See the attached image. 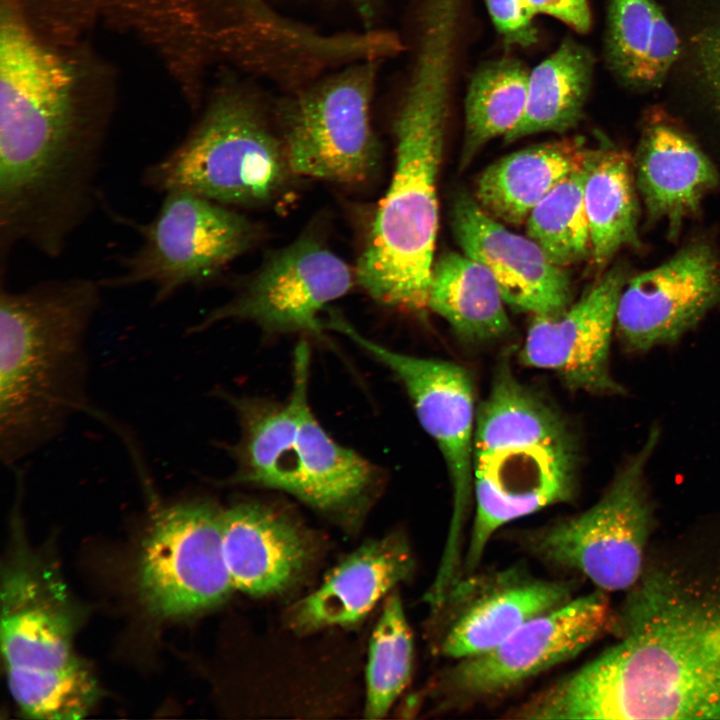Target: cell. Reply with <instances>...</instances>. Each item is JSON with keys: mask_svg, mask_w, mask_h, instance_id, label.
<instances>
[{"mask_svg": "<svg viewBox=\"0 0 720 720\" xmlns=\"http://www.w3.org/2000/svg\"><path fill=\"white\" fill-rule=\"evenodd\" d=\"M222 540L235 590L255 597L288 589L312 558L304 531L286 515L259 503L222 510Z\"/></svg>", "mask_w": 720, "mask_h": 720, "instance_id": "7402d4cb", "label": "cell"}, {"mask_svg": "<svg viewBox=\"0 0 720 720\" xmlns=\"http://www.w3.org/2000/svg\"><path fill=\"white\" fill-rule=\"evenodd\" d=\"M77 609L56 567L17 548L2 570L1 649L6 673H79L91 669L74 651Z\"/></svg>", "mask_w": 720, "mask_h": 720, "instance_id": "5bb4252c", "label": "cell"}, {"mask_svg": "<svg viewBox=\"0 0 720 720\" xmlns=\"http://www.w3.org/2000/svg\"><path fill=\"white\" fill-rule=\"evenodd\" d=\"M572 580L535 576L521 566L462 574L429 608L432 652L458 660L488 650L573 596Z\"/></svg>", "mask_w": 720, "mask_h": 720, "instance_id": "4fadbf2b", "label": "cell"}, {"mask_svg": "<svg viewBox=\"0 0 720 720\" xmlns=\"http://www.w3.org/2000/svg\"><path fill=\"white\" fill-rule=\"evenodd\" d=\"M356 273L312 235H303L273 254L230 301L187 328L202 332L229 319L251 320L277 332L321 329L320 312L345 295Z\"/></svg>", "mask_w": 720, "mask_h": 720, "instance_id": "9a60e30c", "label": "cell"}, {"mask_svg": "<svg viewBox=\"0 0 720 720\" xmlns=\"http://www.w3.org/2000/svg\"><path fill=\"white\" fill-rule=\"evenodd\" d=\"M531 17H554L578 33H586L591 26L587 0H521Z\"/></svg>", "mask_w": 720, "mask_h": 720, "instance_id": "d590c367", "label": "cell"}, {"mask_svg": "<svg viewBox=\"0 0 720 720\" xmlns=\"http://www.w3.org/2000/svg\"><path fill=\"white\" fill-rule=\"evenodd\" d=\"M414 566L407 539L399 533L370 540L290 609L288 624L299 633L356 624L379 600L412 576Z\"/></svg>", "mask_w": 720, "mask_h": 720, "instance_id": "44dd1931", "label": "cell"}, {"mask_svg": "<svg viewBox=\"0 0 720 720\" xmlns=\"http://www.w3.org/2000/svg\"><path fill=\"white\" fill-rule=\"evenodd\" d=\"M591 154L578 137L516 151L480 174L474 199L496 220L522 224L555 186L588 162Z\"/></svg>", "mask_w": 720, "mask_h": 720, "instance_id": "cb8c5ba5", "label": "cell"}, {"mask_svg": "<svg viewBox=\"0 0 720 720\" xmlns=\"http://www.w3.org/2000/svg\"><path fill=\"white\" fill-rule=\"evenodd\" d=\"M293 174L281 136L256 97L225 88L177 145L143 169L141 183L160 195L185 190L248 206L272 202Z\"/></svg>", "mask_w": 720, "mask_h": 720, "instance_id": "8992f818", "label": "cell"}, {"mask_svg": "<svg viewBox=\"0 0 720 720\" xmlns=\"http://www.w3.org/2000/svg\"><path fill=\"white\" fill-rule=\"evenodd\" d=\"M593 56L568 37L529 73L525 110L505 142L540 132L563 133L580 121L591 86Z\"/></svg>", "mask_w": 720, "mask_h": 720, "instance_id": "484cf974", "label": "cell"}, {"mask_svg": "<svg viewBox=\"0 0 720 720\" xmlns=\"http://www.w3.org/2000/svg\"><path fill=\"white\" fill-rule=\"evenodd\" d=\"M576 441L540 395L505 363L498 366L476 413L473 440L474 517L463 574L477 570L504 525L576 493Z\"/></svg>", "mask_w": 720, "mask_h": 720, "instance_id": "5b68a950", "label": "cell"}, {"mask_svg": "<svg viewBox=\"0 0 720 720\" xmlns=\"http://www.w3.org/2000/svg\"><path fill=\"white\" fill-rule=\"evenodd\" d=\"M591 156L555 186L526 220L528 237L561 268L582 260L590 251L584 189Z\"/></svg>", "mask_w": 720, "mask_h": 720, "instance_id": "4dcf8cb0", "label": "cell"}, {"mask_svg": "<svg viewBox=\"0 0 720 720\" xmlns=\"http://www.w3.org/2000/svg\"><path fill=\"white\" fill-rule=\"evenodd\" d=\"M451 224L463 253L495 278L505 304L532 315L554 316L571 304L570 280L530 237L508 230L467 192H458Z\"/></svg>", "mask_w": 720, "mask_h": 720, "instance_id": "ac0fdd59", "label": "cell"}, {"mask_svg": "<svg viewBox=\"0 0 720 720\" xmlns=\"http://www.w3.org/2000/svg\"><path fill=\"white\" fill-rule=\"evenodd\" d=\"M654 0H610L605 38L607 64L626 86L640 89L653 27Z\"/></svg>", "mask_w": 720, "mask_h": 720, "instance_id": "1f68e13d", "label": "cell"}, {"mask_svg": "<svg viewBox=\"0 0 720 720\" xmlns=\"http://www.w3.org/2000/svg\"><path fill=\"white\" fill-rule=\"evenodd\" d=\"M717 170L680 129L655 123L646 129L636 159V182L647 212L675 232L719 183Z\"/></svg>", "mask_w": 720, "mask_h": 720, "instance_id": "603a6c76", "label": "cell"}, {"mask_svg": "<svg viewBox=\"0 0 720 720\" xmlns=\"http://www.w3.org/2000/svg\"><path fill=\"white\" fill-rule=\"evenodd\" d=\"M625 272L614 267L559 315H532L520 362L550 370L568 388L592 394H621L610 370V347Z\"/></svg>", "mask_w": 720, "mask_h": 720, "instance_id": "2e32d148", "label": "cell"}, {"mask_svg": "<svg viewBox=\"0 0 720 720\" xmlns=\"http://www.w3.org/2000/svg\"><path fill=\"white\" fill-rule=\"evenodd\" d=\"M584 203L590 252L598 268L604 267L621 247L638 244V203L625 153L593 151Z\"/></svg>", "mask_w": 720, "mask_h": 720, "instance_id": "4316f807", "label": "cell"}, {"mask_svg": "<svg viewBox=\"0 0 720 720\" xmlns=\"http://www.w3.org/2000/svg\"><path fill=\"white\" fill-rule=\"evenodd\" d=\"M498 33L505 42L529 47L538 40L537 29L521 0H484Z\"/></svg>", "mask_w": 720, "mask_h": 720, "instance_id": "836d02e7", "label": "cell"}, {"mask_svg": "<svg viewBox=\"0 0 720 720\" xmlns=\"http://www.w3.org/2000/svg\"><path fill=\"white\" fill-rule=\"evenodd\" d=\"M99 279L0 281V458L16 464L50 444L88 408V335L102 303Z\"/></svg>", "mask_w": 720, "mask_h": 720, "instance_id": "277c9868", "label": "cell"}, {"mask_svg": "<svg viewBox=\"0 0 720 720\" xmlns=\"http://www.w3.org/2000/svg\"><path fill=\"white\" fill-rule=\"evenodd\" d=\"M529 73L512 58L490 61L474 73L464 104L461 169L489 141L505 137L519 123L525 110Z\"/></svg>", "mask_w": 720, "mask_h": 720, "instance_id": "f1b7e54d", "label": "cell"}, {"mask_svg": "<svg viewBox=\"0 0 720 720\" xmlns=\"http://www.w3.org/2000/svg\"><path fill=\"white\" fill-rule=\"evenodd\" d=\"M162 196L151 220L121 218L140 243L119 257V272L99 279L105 290L150 285L152 304H163L188 287L209 283L258 238L256 225L229 206L185 190Z\"/></svg>", "mask_w": 720, "mask_h": 720, "instance_id": "ba28073f", "label": "cell"}, {"mask_svg": "<svg viewBox=\"0 0 720 720\" xmlns=\"http://www.w3.org/2000/svg\"><path fill=\"white\" fill-rule=\"evenodd\" d=\"M504 303L491 272L465 253L447 252L433 264L427 308L462 339L481 343L506 336L512 326Z\"/></svg>", "mask_w": 720, "mask_h": 720, "instance_id": "d4e9b609", "label": "cell"}, {"mask_svg": "<svg viewBox=\"0 0 720 720\" xmlns=\"http://www.w3.org/2000/svg\"><path fill=\"white\" fill-rule=\"evenodd\" d=\"M36 20L76 35L96 24L135 34L152 46L189 40L253 0H16Z\"/></svg>", "mask_w": 720, "mask_h": 720, "instance_id": "ffe728a7", "label": "cell"}, {"mask_svg": "<svg viewBox=\"0 0 720 720\" xmlns=\"http://www.w3.org/2000/svg\"><path fill=\"white\" fill-rule=\"evenodd\" d=\"M353 8L358 12L360 17L371 22L376 14V5L378 0H348Z\"/></svg>", "mask_w": 720, "mask_h": 720, "instance_id": "8d00e7d4", "label": "cell"}, {"mask_svg": "<svg viewBox=\"0 0 720 720\" xmlns=\"http://www.w3.org/2000/svg\"><path fill=\"white\" fill-rule=\"evenodd\" d=\"M242 437L231 481L285 491L298 429V396L292 388L280 405L238 401Z\"/></svg>", "mask_w": 720, "mask_h": 720, "instance_id": "83f0119b", "label": "cell"}, {"mask_svg": "<svg viewBox=\"0 0 720 720\" xmlns=\"http://www.w3.org/2000/svg\"><path fill=\"white\" fill-rule=\"evenodd\" d=\"M676 31L658 4L654 7L653 27L642 69L640 90L659 87L679 54Z\"/></svg>", "mask_w": 720, "mask_h": 720, "instance_id": "d6a6232c", "label": "cell"}, {"mask_svg": "<svg viewBox=\"0 0 720 720\" xmlns=\"http://www.w3.org/2000/svg\"><path fill=\"white\" fill-rule=\"evenodd\" d=\"M614 610L596 589L527 621L494 647L455 660L429 687L433 712L475 707L583 652L611 632Z\"/></svg>", "mask_w": 720, "mask_h": 720, "instance_id": "9c48e42d", "label": "cell"}, {"mask_svg": "<svg viewBox=\"0 0 720 720\" xmlns=\"http://www.w3.org/2000/svg\"><path fill=\"white\" fill-rule=\"evenodd\" d=\"M106 109L7 1L0 29V246L65 253L100 200Z\"/></svg>", "mask_w": 720, "mask_h": 720, "instance_id": "7a4b0ae2", "label": "cell"}, {"mask_svg": "<svg viewBox=\"0 0 720 720\" xmlns=\"http://www.w3.org/2000/svg\"><path fill=\"white\" fill-rule=\"evenodd\" d=\"M329 326L346 335L390 369L408 393L423 429L436 442L452 487L449 533L438 571L458 573L463 565L462 533L473 503V440L476 423L474 385L469 372L447 360L404 354L360 334L331 314Z\"/></svg>", "mask_w": 720, "mask_h": 720, "instance_id": "8fae6325", "label": "cell"}, {"mask_svg": "<svg viewBox=\"0 0 720 720\" xmlns=\"http://www.w3.org/2000/svg\"><path fill=\"white\" fill-rule=\"evenodd\" d=\"M414 646L403 603L397 591L385 603L372 633L366 672L365 717L386 716L408 685L413 667Z\"/></svg>", "mask_w": 720, "mask_h": 720, "instance_id": "f546056e", "label": "cell"}, {"mask_svg": "<svg viewBox=\"0 0 720 720\" xmlns=\"http://www.w3.org/2000/svg\"><path fill=\"white\" fill-rule=\"evenodd\" d=\"M611 632L550 683L556 718L720 719V514L652 541Z\"/></svg>", "mask_w": 720, "mask_h": 720, "instance_id": "6da1fadb", "label": "cell"}, {"mask_svg": "<svg viewBox=\"0 0 720 720\" xmlns=\"http://www.w3.org/2000/svg\"><path fill=\"white\" fill-rule=\"evenodd\" d=\"M458 40L445 30L419 36L394 121L396 159L356 280L376 301L427 308L438 230L437 176L444 147Z\"/></svg>", "mask_w": 720, "mask_h": 720, "instance_id": "3957f363", "label": "cell"}, {"mask_svg": "<svg viewBox=\"0 0 720 720\" xmlns=\"http://www.w3.org/2000/svg\"><path fill=\"white\" fill-rule=\"evenodd\" d=\"M380 63H354L291 92L280 135L295 175L352 185L374 173L371 106Z\"/></svg>", "mask_w": 720, "mask_h": 720, "instance_id": "30bf717a", "label": "cell"}, {"mask_svg": "<svg viewBox=\"0 0 720 720\" xmlns=\"http://www.w3.org/2000/svg\"><path fill=\"white\" fill-rule=\"evenodd\" d=\"M658 440L654 428L588 509L520 531L511 536L514 543L551 568L586 578L598 590L628 591L639 579L654 540L646 468Z\"/></svg>", "mask_w": 720, "mask_h": 720, "instance_id": "52a82bcc", "label": "cell"}, {"mask_svg": "<svg viewBox=\"0 0 720 720\" xmlns=\"http://www.w3.org/2000/svg\"><path fill=\"white\" fill-rule=\"evenodd\" d=\"M138 591L160 618L199 614L235 590L223 550L222 510L204 499L158 506L142 544Z\"/></svg>", "mask_w": 720, "mask_h": 720, "instance_id": "7c38bea8", "label": "cell"}, {"mask_svg": "<svg viewBox=\"0 0 720 720\" xmlns=\"http://www.w3.org/2000/svg\"><path fill=\"white\" fill-rule=\"evenodd\" d=\"M720 303V263L710 246L694 243L624 285L616 328L633 351L672 343Z\"/></svg>", "mask_w": 720, "mask_h": 720, "instance_id": "e0dca14e", "label": "cell"}, {"mask_svg": "<svg viewBox=\"0 0 720 720\" xmlns=\"http://www.w3.org/2000/svg\"><path fill=\"white\" fill-rule=\"evenodd\" d=\"M693 50L700 79L720 108V17L694 36Z\"/></svg>", "mask_w": 720, "mask_h": 720, "instance_id": "e575fe53", "label": "cell"}, {"mask_svg": "<svg viewBox=\"0 0 720 720\" xmlns=\"http://www.w3.org/2000/svg\"><path fill=\"white\" fill-rule=\"evenodd\" d=\"M310 350L294 352L293 388L298 395V429L286 492L322 512L351 515L368 503L378 483L374 465L336 442L318 422L308 401Z\"/></svg>", "mask_w": 720, "mask_h": 720, "instance_id": "d6986e66", "label": "cell"}]
</instances>
